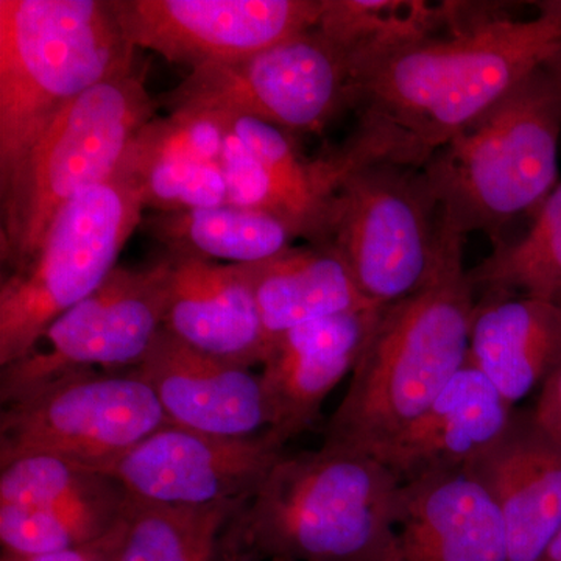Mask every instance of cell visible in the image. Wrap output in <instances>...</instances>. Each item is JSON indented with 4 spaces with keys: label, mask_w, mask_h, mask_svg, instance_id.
<instances>
[{
    "label": "cell",
    "mask_w": 561,
    "mask_h": 561,
    "mask_svg": "<svg viewBox=\"0 0 561 561\" xmlns=\"http://www.w3.org/2000/svg\"><path fill=\"white\" fill-rule=\"evenodd\" d=\"M162 102L253 117L291 136L321 133L354 106L353 76L348 55L316 27L245 60L191 70Z\"/></svg>",
    "instance_id": "10"
},
{
    "label": "cell",
    "mask_w": 561,
    "mask_h": 561,
    "mask_svg": "<svg viewBox=\"0 0 561 561\" xmlns=\"http://www.w3.org/2000/svg\"><path fill=\"white\" fill-rule=\"evenodd\" d=\"M549 68H551L553 76H556L557 81H559L561 88V51L557 55L556 58L551 62H549Z\"/></svg>",
    "instance_id": "34"
},
{
    "label": "cell",
    "mask_w": 561,
    "mask_h": 561,
    "mask_svg": "<svg viewBox=\"0 0 561 561\" xmlns=\"http://www.w3.org/2000/svg\"><path fill=\"white\" fill-rule=\"evenodd\" d=\"M320 245L337 251L376 308L423 289L443 249L440 203L423 165L386 161L351 175L332 198Z\"/></svg>",
    "instance_id": "8"
},
{
    "label": "cell",
    "mask_w": 561,
    "mask_h": 561,
    "mask_svg": "<svg viewBox=\"0 0 561 561\" xmlns=\"http://www.w3.org/2000/svg\"><path fill=\"white\" fill-rule=\"evenodd\" d=\"M474 289L489 297L542 298L561 300V183L553 187L534 224L522 239L497 243L493 253L470 271Z\"/></svg>",
    "instance_id": "25"
},
{
    "label": "cell",
    "mask_w": 561,
    "mask_h": 561,
    "mask_svg": "<svg viewBox=\"0 0 561 561\" xmlns=\"http://www.w3.org/2000/svg\"><path fill=\"white\" fill-rule=\"evenodd\" d=\"M515 408L470 360L381 461L401 481L445 467H467L500 442Z\"/></svg>",
    "instance_id": "19"
},
{
    "label": "cell",
    "mask_w": 561,
    "mask_h": 561,
    "mask_svg": "<svg viewBox=\"0 0 561 561\" xmlns=\"http://www.w3.org/2000/svg\"><path fill=\"white\" fill-rule=\"evenodd\" d=\"M468 468L500 505L511 561H540L561 529V445L531 413H516L496 445Z\"/></svg>",
    "instance_id": "17"
},
{
    "label": "cell",
    "mask_w": 561,
    "mask_h": 561,
    "mask_svg": "<svg viewBox=\"0 0 561 561\" xmlns=\"http://www.w3.org/2000/svg\"><path fill=\"white\" fill-rule=\"evenodd\" d=\"M227 135V114L176 108L165 117H153L133 140L125 160L133 164L153 160L220 162Z\"/></svg>",
    "instance_id": "29"
},
{
    "label": "cell",
    "mask_w": 561,
    "mask_h": 561,
    "mask_svg": "<svg viewBox=\"0 0 561 561\" xmlns=\"http://www.w3.org/2000/svg\"><path fill=\"white\" fill-rule=\"evenodd\" d=\"M442 216L437 272L423 289L379 312L328 423V445L381 460L468 362L478 302L463 264L467 234Z\"/></svg>",
    "instance_id": "2"
},
{
    "label": "cell",
    "mask_w": 561,
    "mask_h": 561,
    "mask_svg": "<svg viewBox=\"0 0 561 561\" xmlns=\"http://www.w3.org/2000/svg\"><path fill=\"white\" fill-rule=\"evenodd\" d=\"M382 308L301 324L272 343L261 381L271 430L289 442L316 423L324 400L353 373Z\"/></svg>",
    "instance_id": "16"
},
{
    "label": "cell",
    "mask_w": 561,
    "mask_h": 561,
    "mask_svg": "<svg viewBox=\"0 0 561 561\" xmlns=\"http://www.w3.org/2000/svg\"><path fill=\"white\" fill-rule=\"evenodd\" d=\"M144 210L121 164L54 217L32 256L0 283V367L27 356L55 320L105 283Z\"/></svg>",
    "instance_id": "6"
},
{
    "label": "cell",
    "mask_w": 561,
    "mask_h": 561,
    "mask_svg": "<svg viewBox=\"0 0 561 561\" xmlns=\"http://www.w3.org/2000/svg\"><path fill=\"white\" fill-rule=\"evenodd\" d=\"M125 516L101 540L88 542L79 548L66 549V551L43 553V556L20 557L2 553V561H117L122 537H124Z\"/></svg>",
    "instance_id": "31"
},
{
    "label": "cell",
    "mask_w": 561,
    "mask_h": 561,
    "mask_svg": "<svg viewBox=\"0 0 561 561\" xmlns=\"http://www.w3.org/2000/svg\"><path fill=\"white\" fill-rule=\"evenodd\" d=\"M559 302H561V300Z\"/></svg>",
    "instance_id": "36"
},
{
    "label": "cell",
    "mask_w": 561,
    "mask_h": 561,
    "mask_svg": "<svg viewBox=\"0 0 561 561\" xmlns=\"http://www.w3.org/2000/svg\"><path fill=\"white\" fill-rule=\"evenodd\" d=\"M286 442L271 430L220 437L169 426L102 468L130 496L168 505H208L250 500L284 456Z\"/></svg>",
    "instance_id": "13"
},
{
    "label": "cell",
    "mask_w": 561,
    "mask_h": 561,
    "mask_svg": "<svg viewBox=\"0 0 561 561\" xmlns=\"http://www.w3.org/2000/svg\"><path fill=\"white\" fill-rule=\"evenodd\" d=\"M153 117L157 101L135 68L84 92L51 122L16 186L0 203V260L7 272L32 256L70 201L117 172L133 140Z\"/></svg>",
    "instance_id": "7"
},
{
    "label": "cell",
    "mask_w": 561,
    "mask_h": 561,
    "mask_svg": "<svg viewBox=\"0 0 561 561\" xmlns=\"http://www.w3.org/2000/svg\"><path fill=\"white\" fill-rule=\"evenodd\" d=\"M449 2L324 0L317 28L346 55L351 68L362 61L437 35L448 24Z\"/></svg>",
    "instance_id": "24"
},
{
    "label": "cell",
    "mask_w": 561,
    "mask_h": 561,
    "mask_svg": "<svg viewBox=\"0 0 561 561\" xmlns=\"http://www.w3.org/2000/svg\"><path fill=\"white\" fill-rule=\"evenodd\" d=\"M540 561H561V529L549 542L546 551L542 552Z\"/></svg>",
    "instance_id": "33"
},
{
    "label": "cell",
    "mask_w": 561,
    "mask_h": 561,
    "mask_svg": "<svg viewBox=\"0 0 561 561\" xmlns=\"http://www.w3.org/2000/svg\"><path fill=\"white\" fill-rule=\"evenodd\" d=\"M171 256L117 265L94 294L50 324L21 360L0 371V400H18L69 373L139 367L162 328L171 289Z\"/></svg>",
    "instance_id": "11"
},
{
    "label": "cell",
    "mask_w": 561,
    "mask_h": 561,
    "mask_svg": "<svg viewBox=\"0 0 561 561\" xmlns=\"http://www.w3.org/2000/svg\"><path fill=\"white\" fill-rule=\"evenodd\" d=\"M401 478L383 461L324 443L284 454L221 534L249 561H400Z\"/></svg>",
    "instance_id": "3"
},
{
    "label": "cell",
    "mask_w": 561,
    "mask_h": 561,
    "mask_svg": "<svg viewBox=\"0 0 561 561\" xmlns=\"http://www.w3.org/2000/svg\"><path fill=\"white\" fill-rule=\"evenodd\" d=\"M220 168L227 183L228 205L260 210L289 221L267 169L231 130L230 125L220 158Z\"/></svg>",
    "instance_id": "30"
},
{
    "label": "cell",
    "mask_w": 561,
    "mask_h": 561,
    "mask_svg": "<svg viewBox=\"0 0 561 561\" xmlns=\"http://www.w3.org/2000/svg\"><path fill=\"white\" fill-rule=\"evenodd\" d=\"M122 165L131 173L144 208L153 213H183L228 205L220 162L153 160Z\"/></svg>",
    "instance_id": "28"
},
{
    "label": "cell",
    "mask_w": 561,
    "mask_h": 561,
    "mask_svg": "<svg viewBox=\"0 0 561 561\" xmlns=\"http://www.w3.org/2000/svg\"><path fill=\"white\" fill-rule=\"evenodd\" d=\"M169 256L164 330L217 359L247 368L264 365L271 346L247 265Z\"/></svg>",
    "instance_id": "18"
},
{
    "label": "cell",
    "mask_w": 561,
    "mask_h": 561,
    "mask_svg": "<svg viewBox=\"0 0 561 561\" xmlns=\"http://www.w3.org/2000/svg\"><path fill=\"white\" fill-rule=\"evenodd\" d=\"M0 470V504L62 505L128 493L108 474L46 454L21 457Z\"/></svg>",
    "instance_id": "27"
},
{
    "label": "cell",
    "mask_w": 561,
    "mask_h": 561,
    "mask_svg": "<svg viewBox=\"0 0 561 561\" xmlns=\"http://www.w3.org/2000/svg\"><path fill=\"white\" fill-rule=\"evenodd\" d=\"M130 494L62 505L0 504L3 553L32 557L101 540L127 513Z\"/></svg>",
    "instance_id": "26"
},
{
    "label": "cell",
    "mask_w": 561,
    "mask_h": 561,
    "mask_svg": "<svg viewBox=\"0 0 561 561\" xmlns=\"http://www.w3.org/2000/svg\"><path fill=\"white\" fill-rule=\"evenodd\" d=\"M217 559H220L219 561H249L247 559H242V557L234 556V553H219Z\"/></svg>",
    "instance_id": "35"
},
{
    "label": "cell",
    "mask_w": 561,
    "mask_h": 561,
    "mask_svg": "<svg viewBox=\"0 0 561 561\" xmlns=\"http://www.w3.org/2000/svg\"><path fill=\"white\" fill-rule=\"evenodd\" d=\"M397 541L400 561H511L500 505L468 467L401 482Z\"/></svg>",
    "instance_id": "14"
},
{
    "label": "cell",
    "mask_w": 561,
    "mask_h": 561,
    "mask_svg": "<svg viewBox=\"0 0 561 561\" xmlns=\"http://www.w3.org/2000/svg\"><path fill=\"white\" fill-rule=\"evenodd\" d=\"M513 18L497 3L449 2L445 31L351 68L354 108L409 133L427 153L493 108L561 51V0Z\"/></svg>",
    "instance_id": "1"
},
{
    "label": "cell",
    "mask_w": 561,
    "mask_h": 561,
    "mask_svg": "<svg viewBox=\"0 0 561 561\" xmlns=\"http://www.w3.org/2000/svg\"><path fill=\"white\" fill-rule=\"evenodd\" d=\"M531 415L561 445V364L542 383L537 408Z\"/></svg>",
    "instance_id": "32"
},
{
    "label": "cell",
    "mask_w": 561,
    "mask_h": 561,
    "mask_svg": "<svg viewBox=\"0 0 561 561\" xmlns=\"http://www.w3.org/2000/svg\"><path fill=\"white\" fill-rule=\"evenodd\" d=\"M135 370L175 426L220 437H249L271 427L261 375L191 348L164 328Z\"/></svg>",
    "instance_id": "15"
},
{
    "label": "cell",
    "mask_w": 561,
    "mask_h": 561,
    "mask_svg": "<svg viewBox=\"0 0 561 561\" xmlns=\"http://www.w3.org/2000/svg\"><path fill=\"white\" fill-rule=\"evenodd\" d=\"M560 138L561 88L548 65L435 150L423 171L465 234L500 242L505 225L540 208L559 184Z\"/></svg>",
    "instance_id": "5"
},
{
    "label": "cell",
    "mask_w": 561,
    "mask_h": 561,
    "mask_svg": "<svg viewBox=\"0 0 561 561\" xmlns=\"http://www.w3.org/2000/svg\"><path fill=\"white\" fill-rule=\"evenodd\" d=\"M560 305H561V302H560Z\"/></svg>",
    "instance_id": "37"
},
{
    "label": "cell",
    "mask_w": 561,
    "mask_h": 561,
    "mask_svg": "<svg viewBox=\"0 0 561 561\" xmlns=\"http://www.w3.org/2000/svg\"><path fill=\"white\" fill-rule=\"evenodd\" d=\"M468 360L515 408L561 364V305L489 297L476 308Z\"/></svg>",
    "instance_id": "20"
},
{
    "label": "cell",
    "mask_w": 561,
    "mask_h": 561,
    "mask_svg": "<svg viewBox=\"0 0 561 561\" xmlns=\"http://www.w3.org/2000/svg\"><path fill=\"white\" fill-rule=\"evenodd\" d=\"M245 265L268 346L301 324L378 309L362 294L337 251L328 245L290 247L272 260Z\"/></svg>",
    "instance_id": "21"
},
{
    "label": "cell",
    "mask_w": 561,
    "mask_h": 561,
    "mask_svg": "<svg viewBox=\"0 0 561 561\" xmlns=\"http://www.w3.org/2000/svg\"><path fill=\"white\" fill-rule=\"evenodd\" d=\"M140 228L172 256L221 264H257L290 249L297 230L272 214L224 205L183 213H151Z\"/></svg>",
    "instance_id": "22"
},
{
    "label": "cell",
    "mask_w": 561,
    "mask_h": 561,
    "mask_svg": "<svg viewBox=\"0 0 561 561\" xmlns=\"http://www.w3.org/2000/svg\"><path fill=\"white\" fill-rule=\"evenodd\" d=\"M169 424L135 368L69 373L3 404L0 467L46 454L101 471Z\"/></svg>",
    "instance_id": "9"
},
{
    "label": "cell",
    "mask_w": 561,
    "mask_h": 561,
    "mask_svg": "<svg viewBox=\"0 0 561 561\" xmlns=\"http://www.w3.org/2000/svg\"><path fill=\"white\" fill-rule=\"evenodd\" d=\"M135 50L110 0H0V203L51 122Z\"/></svg>",
    "instance_id": "4"
},
{
    "label": "cell",
    "mask_w": 561,
    "mask_h": 561,
    "mask_svg": "<svg viewBox=\"0 0 561 561\" xmlns=\"http://www.w3.org/2000/svg\"><path fill=\"white\" fill-rule=\"evenodd\" d=\"M122 31L191 70L231 65L312 31L324 0H110Z\"/></svg>",
    "instance_id": "12"
},
{
    "label": "cell",
    "mask_w": 561,
    "mask_h": 561,
    "mask_svg": "<svg viewBox=\"0 0 561 561\" xmlns=\"http://www.w3.org/2000/svg\"><path fill=\"white\" fill-rule=\"evenodd\" d=\"M247 501L192 507L130 496L117 561H216L225 527Z\"/></svg>",
    "instance_id": "23"
}]
</instances>
